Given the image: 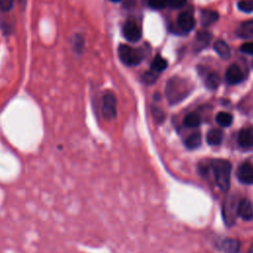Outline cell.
I'll return each instance as SVG.
<instances>
[{"label": "cell", "mask_w": 253, "mask_h": 253, "mask_svg": "<svg viewBox=\"0 0 253 253\" xmlns=\"http://www.w3.org/2000/svg\"><path fill=\"white\" fill-rule=\"evenodd\" d=\"M212 170L215 177V181L218 187L222 192H227L231 187L232 164L225 159H213Z\"/></svg>", "instance_id": "cell-1"}, {"label": "cell", "mask_w": 253, "mask_h": 253, "mask_svg": "<svg viewBox=\"0 0 253 253\" xmlns=\"http://www.w3.org/2000/svg\"><path fill=\"white\" fill-rule=\"evenodd\" d=\"M190 90L191 89L188 87L185 80L181 79H174L168 81L165 94L170 104H176L187 97Z\"/></svg>", "instance_id": "cell-2"}, {"label": "cell", "mask_w": 253, "mask_h": 253, "mask_svg": "<svg viewBox=\"0 0 253 253\" xmlns=\"http://www.w3.org/2000/svg\"><path fill=\"white\" fill-rule=\"evenodd\" d=\"M118 54L121 62L126 65H138L142 61V54L141 50L136 49L130 46L121 45L118 48Z\"/></svg>", "instance_id": "cell-3"}, {"label": "cell", "mask_w": 253, "mask_h": 253, "mask_svg": "<svg viewBox=\"0 0 253 253\" xmlns=\"http://www.w3.org/2000/svg\"><path fill=\"white\" fill-rule=\"evenodd\" d=\"M102 115L108 121H112L117 117V100L112 93H107L103 97Z\"/></svg>", "instance_id": "cell-4"}, {"label": "cell", "mask_w": 253, "mask_h": 253, "mask_svg": "<svg viewBox=\"0 0 253 253\" xmlns=\"http://www.w3.org/2000/svg\"><path fill=\"white\" fill-rule=\"evenodd\" d=\"M123 34L124 37L130 42H138L142 38L141 30L132 21H128L124 25Z\"/></svg>", "instance_id": "cell-5"}, {"label": "cell", "mask_w": 253, "mask_h": 253, "mask_svg": "<svg viewBox=\"0 0 253 253\" xmlns=\"http://www.w3.org/2000/svg\"><path fill=\"white\" fill-rule=\"evenodd\" d=\"M237 178L243 184H253V165L248 162L241 164L237 170Z\"/></svg>", "instance_id": "cell-6"}, {"label": "cell", "mask_w": 253, "mask_h": 253, "mask_svg": "<svg viewBox=\"0 0 253 253\" xmlns=\"http://www.w3.org/2000/svg\"><path fill=\"white\" fill-rule=\"evenodd\" d=\"M237 216L246 221L253 219V206L248 199L240 200L237 205Z\"/></svg>", "instance_id": "cell-7"}, {"label": "cell", "mask_w": 253, "mask_h": 253, "mask_svg": "<svg viewBox=\"0 0 253 253\" xmlns=\"http://www.w3.org/2000/svg\"><path fill=\"white\" fill-rule=\"evenodd\" d=\"M225 80L229 84L236 85L243 80V74L238 65L234 64L227 68L225 72Z\"/></svg>", "instance_id": "cell-8"}, {"label": "cell", "mask_w": 253, "mask_h": 253, "mask_svg": "<svg viewBox=\"0 0 253 253\" xmlns=\"http://www.w3.org/2000/svg\"><path fill=\"white\" fill-rule=\"evenodd\" d=\"M177 24L179 28L184 32H190L195 27V20L191 13L182 12L177 18Z\"/></svg>", "instance_id": "cell-9"}, {"label": "cell", "mask_w": 253, "mask_h": 253, "mask_svg": "<svg viewBox=\"0 0 253 253\" xmlns=\"http://www.w3.org/2000/svg\"><path fill=\"white\" fill-rule=\"evenodd\" d=\"M237 142L242 147H250L253 145V126H246L240 130Z\"/></svg>", "instance_id": "cell-10"}, {"label": "cell", "mask_w": 253, "mask_h": 253, "mask_svg": "<svg viewBox=\"0 0 253 253\" xmlns=\"http://www.w3.org/2000/svg\"><path fill=\"white\" fill-rule=\"evenodd\" d=\"M239 247V241L234 238H224L219 244V248L224 253H237Z\"/></svg>", "instance_id": "cell-11"}, {"label": "cell", "mask_w": 253, "mask_h": 253, "mask_svg": "<svg viewBox=\"0 0 253 253\" xmlns=\"http://www.w3.org/2000/svg\"><path fill=\"white\" fill-rule=\"evenodd\" d=\"M237 34L242 39H253V20L243 22L237 29Z\"/></svg>", "instance_id": "cell-12"}, {"label": "cell", "mask_w": 253, "mask_h": 253, "mask_svg": "<svg viewBox=\"0 0 253 253\" xmlns=\"http://www.w3.org/2000/svg\"><path fill=\"white\" fill-rule=\"evenodd\" d=\"M219 19V14L212 10H203L201 12V24L204 27H208Z\"/></svg>", "instance_id": "cell-13"}, {"label": "cell", "mask_w": 253, "mask_h": 253, "mask_svg": "<svg viewBox=\"0 0 253 253\" xmlns=\"http://www.w3.org/2000/svg\"><path fill=\"white\" fill-rule=\"evenodd\" d=\"M223 139V134L221 130L219 129H212L211 131L208 132L206 140L208 144L216 146V145H220L222 142Z\"/></svg>", "instance_id": "cell-14"}, {"label": "cell", "mask_w": 253, "mask_h": 253, "mask_svg": "<svg viewBox=\"0 0 253 253\" xmlns=\"http://www.w3.org/2000/svg\"><path fill=\"white\" fill-rule=\"evenodd\" d=\"M214 48L221 59H229L231 56V48L223 41H217L214 45Z\"/></svg>", "instance_id": "cell-15"}, {"label": "cell", "mask_w": 253, "mask_h": 253, "mask_svg": "<svg viewBox=\"0 0 253 253\" xmlns=\"http://www.w3.org/2000/svg\"><path fill=\"white\" fill-rule=\"evenodd\" d=\"M234 121V117L226 112H220L216 116V122L219 126H222V128H229L232 126Z\"/></svg>", "instance_id": "cell-16"}, {"label": "cell", "mask_w": 253, "mask_h": 253, "mask_svg": "<svg viewBox=\"0 0 253 253\" xmlns=\"http://www.w3.org/2000/svg\"><path fill=\"white\" fill-rule=\"evenodd\" d=\"M183 124L187 128L195 129L201 125V119L196 113H190L186 115V117L183 120Z\"/></svg>", "instance_id": "cell-17"}, {"label": "cell", "mask_w": 253, "mask_h": 253, "mask_svg": "<svg viewBox=\"0 0 253 253\" xmlns=\"http://www.w3.org/2000/svg\"><path fill=\"white\" fill-rule=\"evenodd\" d=\"M202 143V137L200 133H194L191 136L188 137V139L185 142V145L189 149H196L198 148Z\"/></svg>", "instance_id": "cell-18"}, {"label": "cell", "mask_w": 253, "mask_h": 253, "mask_svg": "<svg viewBox=\"0 0 253 253\" xmlns=\"http://www.w3.org/2000/svg\"><path fill=\"white\" fill-rule=\"evenodd\" d=\"M220 83H221V79H220V75L218 73L212 72L207 77L206 86H207L208 89L215 90V89H217L219 87Z\"/></svg>", "instance_id": "cell-19"}, {"label": "cell", "mask_w": 253, "mask_h": 253, "mask_svg": "<svg viewBox=\"0 0 253 253\" xmlns=\"http://www.w3.org/2000/svg\"><path fill=\"white\" fill-rule=\"evenodd\" d=\"M166 67H167V61L159 56H158L150 64L151 70L156 72H161L164 69H166Z\"/></svg>", "instance_id": "cell-20"}, {"label": "cell", "mask_w": 253, "mask_h": 253, "mask_svg": "<svg viewBox=\"0 0 253 253\" xmlns=\"http://www.w3.org/2000/svg\"><path fill=\"white\" fill-rule=\"evenodd\" d=\"M237 7L244 13L253 12V0H240L237 3Z\"/></svg>", "instance_id": "cell-21"}, {"label": "cell", "mask_w": 253, "mask_h": 253, "mask_svg": "<svg viewBox=\"0 0 253 253\" xmlns=\"http://www.w3.org/2000/svg\"><path fill=\"white\" fill-rule=\"evenodd\" d=\"M142 81L145 83V84H153L157 81L158 79V74L156 73V71H148V72H145L142 78Z\"/></svg>", "instance_id": "cell-22"}, {"label": "cell", "mask_w": 253, "mask_h": 253, "mask_svg": "<svg viewBox=\"0 0 253 253\" xmlns=\"http://www.w3.org/2000/svg\"><path fill=\"white\" fill-rule=\"evenodd\" d=\"M148 6L153 9L160 10L167 6V0H148Z\"/></svg>", "instance_id": "cell-23"}, {"label": "cell", "mask_w": 253, "mask_h": 253, "mask_svg": "<svg viewBox=\"0 0 253 253\" xmlns=\"http://www.w3.org/2000/svg\"><path fill=\"white\" fill-rule=\"evenodd\" d=\"M186 4V0H167V6L173 9L182 8Z\"/></svg>", "instance_id": "cell-24"}, {"label": "cell", "mask_w": 253, "mask_h": 253, "mask_svg": "<svg viewBox=\"0 0 253 253\" xmlns=\"http://www.w3.org/2000/svg\"><path fill=\"white\" fill-rule=\"evenodd\" d=\"M14 4V0H0V10L3 12L9 11Z\"/></svg>", "instance_id": "cell-25"}, {"label": "cell", "mask_w": 253, "mask_h": 253, "mask_svg": "<svg viewBox=\"0 0 253 253\" xmlns=\"http://www.w3.org/2000/svg\"><path fill=\"white\" fill-rule=\"evenodd\" d=\"M240 50L244 54L247 55H253V42L245 43L240 47Z\"/></svg>", "instance_id": "cell-26"}, {"label": "cell", "mask_w": 253, "mask_h": 253, "mask_svg": "<svg viewBox=\"0 0 253 253\" xmlns=\"http://www.w3.org/2000/svg\"><path fill=\"white\" fill-rule=\"evenodd\" d=\"M154 117L158 122H162L164 119V115H163L162 111H160L157 108H155V110H154Z\"/></svg>", "instance_id": "cell-27"}, {"label": "cell", "mask_w": 253, "mask_h": 253, "mask_svg": "<svg viewBox=\"0 0 253 253\" xmlns=\"http://www.w3.org/2000/svg\"><path fill=\"white\" fill-rule=\"evenodd\" d=\"M136 3V0H125V5L126 7H132Z\"/></svg>", "instance_id": "cell-28"}, {"label": "cell", "mask_w": 253, "mask_h": 253, "mask_svg": "<svg viewBox=\"0 0 253 253\" xmlns=\"http://www.w3.org/2000/svg\"><path fill=\"white\" fill-rule=\"evenodd\" d=\"M246 253H253V243L250 245V247H249V249L247 250Z\"/></svg>", "instance_id": "cell-29"}, {"label": "cell", "mask_w": 253, "mask_h": 253, "mask_svg": "<svg viewBox=\"0 0 253 253\" xmlns=\"http://www.w3.org/2000/svg\"><path fill=\"white\" fill-rule=\"evenodd\" d=\"M110 1H112V2H120L121 0H110Z\"/></svg>", "instance_id": "cell-30"}]
</instances>
